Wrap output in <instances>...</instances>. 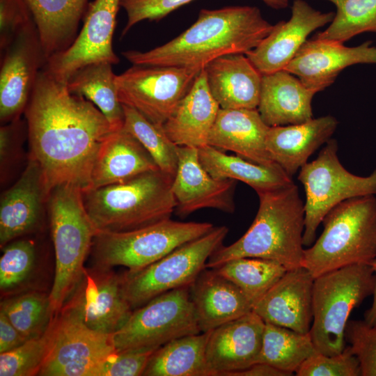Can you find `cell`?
Segmentation results:
<instances>
[{
	"mask_svg": "<svg viewBox=\"0 0 376 376\" xmlns=\"http://www.w3.org/2000/svg\"><path fill=\"white\" fill-rule=\"evenodd\" d=\"M39 36L46 61L77 37L88 0H22Z\"/></svg>",
	"mask_w": 376,
	"mask_h": 376,
	"instance_id": "cell-30",
	"label": "cell"
},
{
	"mask_svg": "<svg viewBox=\"0 0 376 376\" xmlns=\"http://www.w3.org/2000/svg\"><path fill=\"white\" fill-rule=\"evenodd\" d=\"M112 64L96 62L75 72L66 84L69 91L94 104L116 130L123 127L124 111L116 84Z\"/></svg>",
	"mask_w": 376,
	"mask_h": 376,
	"instance_id": "cell-33",
	"label": "cell"
},
{
	"mask_svg": "<svg viewBox=\"0 0 376 376\" xmlns=\"http://www.w3.org/2000/svg\"><path fill=\"white\" fill-rule=\"evenodd\" d=\"M314 278L304 267L288 269L253 306L265 322L309 333L313 320Z\"/></svg>",
	"mask_w": 376,
	"mask_h": 376,
	"instance_id": "cell-22",
	"label": "cell"
},
{
	"mask_svg": "<svg viewBox=\"0 0 376 376\" xmlns=\"http://www.w3.org/2000/svg\"><path fill=\"white\" fill-rule=\"evenodd\" d=\"M49 194L38 163L29 157L18 180L1 196L0 245L31 233L39 226Z\"/></svg>",
	"mask_w": 376,
	"mask_h": 376,
	"instance_id": "cell-21",
	"label": "cell"
},
{
	"mask_svg": "<svg viewBox=\"0 0 376 376\" xmlns=\"http://www.w3.org/2000/svg\"><path fill=\"white\" fill-rule=\"evenodd\" d=\"M202 68L135 65L116 75L120 103L163 125L191 88Z\"/></svg>",
	"mask_w": 376,
	"mask_h": 376,
	"instance_id": "cell-12",
	"label": "cell"
},
{
	"mask_svg": "<svg viewBox=\"0 0 376 376\" xmlns=\"http://www.w3.org/2000/svg\"><path fill=\"white\" fill-rule=\"evenodd\" d=\"M338 143L330 139L317 158L300 169L298 180L306 194L304 246H311L317 229L329 211L351 198L376 194V169L368 176L348 171L340 163Z\"/></svg>",
	"mask_w": 376,
	"mask_h": 376,
	"instance_id": "cell-10",
	"label": "cell"
},
{
	"mask_svg": "<svg viewBox=\"0 0 376 376\" xmlns=\"http://www.w3.org/2000/svg\"><path fill=\"white\" fill-rule=\"evenodd\" d=\"M210 331L175 338L151 354L143 376H210L206 361Z\"/></svg>",
	"mask_w": 376,
	"mask_h": 376,
	"instance_id": "cell-32",
	"label": "cell"
},
{
	"mask_svg": "<svg viewBox=\"0 0 376 376\" xmlns=\"http://www.w3.org/2000/svg\"><path fill=\"white\" fill-rule=\"evenodd\" d=\"M213 228L208 222H182L169 218L129 231L97 230L91 250L93 265L109 268L120 265L138 269Z\"/></svg>",
	"mask_w": 376,
	"mask_h": 376,
	"instance_id": "cell-8",
	"label": "cell"
},
{
	"mask_svg": "<svg viewBox=\"0 0 376 376\" xmlns=\"http://www.w3.org/2000/svg\"><path fill=\"white\" fill-rule=\"evenodd\" d=\"M269 127L257 109H221L210 130L207 144L231 151L245 159L267 166H278L266 147Z\"/></svg>",
	"mask_w": 376,
	"mask_h": 376,
	"instance_id": "cell-23",
	"label": "cell"
},
{
	"mask_svg": "<svg viewBox=\"0 0 376 376\" xmlns=\"http://www.w3.org/2000/svg\"><path fill=\"white\" fill-rule=\"evenodd\" d=\"M337 125L336 118L327 115L299 124L270 127L266 139L267 152L292 178L312 154L331 139Z\"/></svg>",
	"mask_w": 376,
	"mask_h": 376,
	"instance_id": "cell-25",
	"label": "cell"
},
{
	"mask_svg": "<svg viewBox=\"0 0 376 376\" xmlns=\"http://www.w3.org/2000/svg\"><path fill=\"white\" fill-rule=\"evenodd\" d=\"M324 229L304 251L302 267L313 278L340 267L370 264L376 258V196L345 200L331 209Z\"/></svg>",
	"mask_w": 376,
	"mask_h": 376,
	"instance_id": "cell-5",
	"label": "cell"
},
{
	"mask_svg": "<svg viewBox=\"0 0 376 376\" xmlns=\"http://www.w3.org/2000/svg\"><path fill=\"white\" fill-rule=\"evenodd\" d=\"M345 334L359 359L361 376H376V326L364 320H348Z\"/></svg>",
	"mask_w": 376,
	"mask_h": 376,
	"instance_id": "cell-43",
	"label": "cell"
},
{
	"mask_svg": "<svg viewBox=\"0 0 376 376\" xmlns=\"http://www.w3.org/2000/svg\"><path fill=\"white\" fill-rule=\"evenodd\" d=\"M46 63L33 23L1 52L0 120L8 123L24 112L40 71Z\"/></svg>",
	"mask_w": 376,
	"mask_h": 376,
	"instance_id": "cell-16",
	"label": "cell"
},
{
	"mask_svg": "<svg viewBox=\"0 0 376 376\" xmlns=\"http://www.w3.org/2000/svg\"><path fill=\"white\" fill-rule=\"evenodd\" d=\"M63 308L90 329L111 335L123 327L133 311L123 295L120 274L96 265L85 267Z\"/></svg>",
	"mask_w": 376,
	"mask_h": 376,
	"instance_id": "cell-15",
	"label": "cell"
},
{
	"mask_svg": "<svg viewBox=\"0 0 376 376\" xmlns=\"http://www.w3.org/2000/svg\"><path fill=\"white\" fill-rule=\"evenodd\" d=\"M173 178L160 169L127 181L82 191L86 212L97 230L123 232L171 218L175 201Z\"/></svg>",
	"mask_w": 376,
	"mask_h": 376,
	"instance_id": "cell-4",
	"label": "cell"
},
{
	"mask_svg": "<svg viewBox=\"0 0 376 376\" xmlns=\"http://www.w3.org/2000/svg\"><path fill=\"white\" fill-rule=\"evenodd\" d=\"M198 150L202 166L212 177L241 181L256 193L281 188L294 182L279 166L258 164L238 155H227L208 144Z\"/></svg>",
	"mask_w": 376,
	"mask_h": 376,
	"instance_id": "cell-31",
	"label": "cell"
},
{
	"mask_svg": "<svg viewBox=\"0 0 376 376\" xmlns=\"http://www.w3.org/2000/svg\"><path fill=\"white\" fill-rule=\"evenodd\" d=\"M122 105L124 128L143 145L162 171L174 178L178 168V146L170 139L162 125L152 123L136 109Z\"/></svg>",
	"mask_w": 376,
	"mask_h": 376,
	"instance_id": "cell-37",
	"label": "cell"
},
{
	"mask_svg": "<svg viewBox=\"0 0 376 376\" xmlns=\"http://www.w3.org/2000/svg\"><path fill=\"white\" fill-rule=\"evenodd\" d=\"M0 312L27 340L40 336L54 316L49 294L30 292L1 301Z\"/></svg>",
	"mask_w": 376,
	"mask_h": 376,
	"instance_id": "cell-36",
	"label": "cell"
},
{
	"mask_svg": "<svg viewBox=\"0 0 376 376\" xmlns=\"http://www.w3.org/2000/svg\"><path fill=\"white\" fill-rule=\"evenodd\" d=\"M31 23L33 22L22 0H0L1 53Z\"/></svg>",
	"mask_w": 376,
	"mask_h": 376,
	"instance_id": "cell-44",
	"label": "cell"
},
{
	"mask_svg": "<svg viewBox=\"0 0 376 376\" xmlns=\"http://www.w3.org/2000/svg\"><path fill=\"white\" fill-rule=\"evenodd\" d=\"M26 340L6 315L0 312V354L19 347Z\"/></svg>",
	"mask_w": 376,
	"mask_h": 376,
	"instance_id": "cell-47",
	"label": "cell"
},
{
	"mask_svg": "<svg viewBox=\"0 0 376 376\" xmlns=\"http://www.w3.org/2000/svg\"><path fill=\"white\" fill-rule=\"evenodd\" d=\"M194 0H120V7L127 16V24L122 36L136 24L148 19L160 20L170 13ZM274 9H283L288 5V0H262Z\"/></svg>",
	"mask_w": 376,
	"mask_h": 376,
	"instance_id": "cell-41",
	"label": "cell"
},
{
	"mask_svg": "<svg viewBox=\"0 0 376 376\" xmlns=\"http://www.w3.org/2000/svg\"><path fill=\"white\" fill-rule=\"evenodd\" d=\"M178 162L172 182L175 212L180 218L203 208L232 213L236 180L212 177L202 166L197 148L178 146Z\"/></svg>",
	"mask_w": 376,
	"mask_h": 376,
	"instance_id": "cell-17",
	"label": "cell"
},
{
	"mask_svg": "<svg viewBox=\"0 0 376 376\" xmlns=\"http://www.w3.org/2000/svg\"><path fill=\"white\" fill-rule=\"evenodd\" d=\"M272 27L255 6L202 9L190 27L166 44L147 52L130 50L122 54L135 65L203 68L222 56L246 54Z\"/></svg>",
	"mask_w": 376,
	"mask_h": 376,
	"instance_id": "cell-2",
	"label": "cell"
},
{
	"mask_svg": "<svg viewBox=\"0 0 376 376\" xmlns=\"http://www.w3.org/2000/svg\"><path fill=\"white\" fill-rule=\"evenodd\" d=\"M370 265L373 267L376 276V258L370 263ZM373 297L371 306L365 312L364 321L370 326H376V285Z\"/></svg>",
	"mask_w": 376,
	"mask_h": 376,
	"instance_id": "cell-49",
	"label": "cell"
},
{
	"mask_svg": "<svg viewBox=\"0 0 376 376\" xmlns=\"http://www.w3.org/2000/svg\"><path fill=\"white\" fill-rule=\"evenodd\" d=\"M190 286L164 292L133 310L112 334L116 352L155 351L175 338L201 333Z\"/></svg>",
	"mask_w": 376,
	"mask_h": 376,
	"instance_id": "cell-11",
	"label": "cell"
},
{
	"mask_svg": "<svg viewBox=\"0 0 376 376\" xmlns=\"http://www.w3.org/2000/svg\"><path fill=\"white\" fill-rule=\"evenodd\" d=\"M230 376H290L269 364L256 363L250 367L232 373Z\"/></svg>",
	"mask_w": 376,
	"mask_h": 376,
	"instance_id": "cell-48",
	"label": "cell"
},
{
	"mask_svg": "<svg viewBox=\"0 0 376 376\" xmlns=\"http://www.w3.org/2000/svg\"><path fill=\"white\" fill-rule=\"evenodd\" d=\"M120 0H94L89 3L84 24L73 42L49 58L43 69L55 79L67 83L79 68L96 62L117 64L119 58L112 38Z\"/></svg>",
	"mask_w": 376,
	"mask_h": 376,
	"instance_id": "cell-14",
	"label": "cell"
},
{
	"mask_svg": "<svg viewBox=\"0 0 376 376\" xmlns=\"http://www.w3.org/2000/svg\"><path fill=\"white\" fill-rule=\"evenodd\" d=\"M203 68L210 91L221 109L258 108L263 75L246 55L222 56Z\"/></svg>",
	"mask_w": 376,
	"mask_h": 376,
	"instance_id": "cell-24",
	"label": "cell"
},
{
	"mask_svg": "<svg viewBox=\"0 0 376 376\" xmlns=\"http://www.w3.org/2000/svg\"><path fill=\"white\" fill-rule=\"evenodd\" d=\"M214 269L242 290L252 308L288 270L277 262L248 257L228 260Z\"/></svg>",
	"mask_w": 376,
	"mask_h": 376,
	"instance_id": "cell-35",
	"label": "cell"
},
{
	"mask_svg": "<svg viewBox=\"0 0 376 376\" xmlns=\"http://www.w3.org/2000/svg\"><path fill=\"white\" fill-rule=\"evenodd\" d=\"M228 232L225 226H214L150 265L120 274L123 292L132 308L168 291L190 286L206 268L210 256L222 245Z\"/></svg>",
	"mask_w": 376,
	"mask_h": 376,
	"instance_id": "cell-9",
	"label": "cell"
},
{
	"mask_svg": "<svg viewBox=\"0 0 376 376\" xmlns=\"http://www.w3.org/2000/svg\"><path fill=\"white\" fill-rule=\"evenodd\" d=\"M0 258V290L8 294L24 284L36 263V247L30 240L12 241L2 247Z\"/></svg>",
	"mask_w": 376,
	"mask_h": 376,
	"instance_id": "cell-40",
	"label": "cell"
},
{
	"mask_svg": "<svg viewBox=\"0 0 376 376\" xmlns=\"http://www.w3.org/2000/svg\"><path fill=\"white\" fill-rule=\"evenodd\" d=\"M375 285L373 267L367 263L345 266L314 279L309 334L318 352L334 355L344 350L350 315L373 295Z\"/></svg>",
	"mask_w": 376,
	"mask_h": 376,
	"instance_id": "cell-7",
	"label": "cell"
},
{
	"mask_svg": "<svg viewBox=\"0 0 376 376\" xmlns=\"http://www.w3.org/2000/svg\"><path fill=\"white\" fill-rule=\"evenodd\" d=\"M334 15L317 10L304 0H294L291 17L273 25L270 33L245 55L262 75L284 70L307 37L331 23Z\"/></svg>",
	"mask_w": 376,
	"mask_h": 376,
	"instance_id": "cell-19",
	"label": "cell"
},
{
	"mask_svg": "<svg viewBox=\"0 0 376 376\" xmlns=\"http://www.w3.org/2000/svg\"><path fill=\"white\" fill-rule=\"evenodd\" d=\"M336 12L329 26L313 38L343 42L364 32L376 33V0H326Z\"/></svg>",
	"mask_w": 376,
	"mask_h": 376,
	"instance_id": "cell-38",
	"label": "cell"
},
{
	"mask_svg": "<svg viewBox=\"0 0 376 376\" xmlns=\"http://www.w3.org/2000/svg\"><path fill=\"white\" fill-rule=\"evenodd\" d=\"M23 123L20 118L3 125L0 128V162L1 178L19 157Z\"/></svg>",
	"mask_w": 376,
	"mask_h": 376,
	"instance_id": "cell-46",
	"label": "cell"
},
{
	"mask_svg": "<svg viewBox=\"0 0 376 376\" xmlns=\"http://www.w3.org/2000/svg\"><path fill=\"white\" fill-rule=\"evenodd\" d=\"M220 107L212 95L203 68L191 88L162 125L177 146L199 148L207 144Z\"/></svg>",
	"mask_w": 376,
	"mask_h": 376,
	"instance_id": "cell-27",
	"label": "cell"
},
{
	"mask_svg": "<svg viewBox=\"0 0 376 376\" xmlns=\"http://www.w3.org/2000/svg\"><path fill=\"white\" fill-rule=\"evenodd\" d=\"M158 169L147 150L123 127L113 132L102 146L88 189L120 183Z\"/></svg>",
	"mask_w": 376,
	"mask_h": 376,
	"instance_id": "cell-29",
	"label": "cell"
},
{
	"mask_svg": "<svg viewBox=\"0 0 376 376\" xmlns=\"http://www.w3.org/2000/svg\"><path fill=\"white\" fill-rule=\"evenodd\" d=\"M297 376H359L360 363L350 346L337 354L316 352L306 359L295 372Z\"/></svg>",
	"mask_w": 376,
	"mask_h": 376,
	"instance_id": "cell-42",
	"label": "cell"
},
{
	"mask_svg": "<svg viewBox=\"0 0 376 376\" xmlns=\"http://www.w3.org/2000/svg\"><path fill=\"white\" fill-rule=\"evenodd\" d=\"M359 63L376 64V47L371 41L347 47L339 41L313 38L304 43L284 70L318 93L331 86L343 70Z\"/></svg>",
	"mask_w": 376,
	"mask_h": 376,
	"instance_id": "cell-18",
	"label": "cell"
},
{
	"mask_svg": "<svg viewBox=\"0 0 376 376\" xmlns=\"http://www.w3.org/2000/svg\"><path fill=\"white\" fill-rule=\"evenodd\" d=\"M201 332L210 331L252 311L242 290L214 268H205L190 286Z\"/></svg>",
	"mask_w": 376,
	"mask_h": 376,
	"instance_id": "cell-26",
	"label": "cell"
},
{
	"mask_svg": "<svg viewBox=\"0 0 376 376\" xmlns=\"http://www.w3.org/2000/svg\"><path fill=\"white\" fill-rule=\"evenodd\" d=\"M316 93L285 70L263 75L257 109L269 127L304 123L313 118Z\"/></svg>",
	"mask_w": 376,
	"mask_h": 376,
	"instance_id": "cell-28",
	"label": "cell"
},
{
	"mask_svg": "<svg viewBox=\"0 0 376 376\" xmlns=\"http://www.w3.org/2000/svg\"><path fill=\"white\" fill-rule=\"evenodd\" d=\"M316 352L309 333L265 322L258 363L269 364L290 376Z\"/></svg>",
	"mask_w": 376,
	"mask_h": 376,
	"instance_id": "cell-34",
	"label": "cell"
},
{
	"mask_svg": "<svg viewBox=\"0 0 376 376\" xmlns=\"http://www.w3.org/2000/svg\"><path fill=\"white\" fill-rule=\"evenodd\" d=\"M58 314L40 336L27 340L19 347L0 354L1 376L38 375L54 339Z\"/></svg>",
	"mask_w": 376,
	"mask_h": 376,
	"instance_id": "cell-39",
	"label": "cell"
},
{
	"mask_svg": "<svg viewBox=\"0 0 376 376\" xmlns=\"http://www.w3.org/2000/svg\"><path fill=\"white\" fill-rule=\"evenodd\" d=\"M116 352L112 335L88 327L65 308L58 314L56 331L40 376H97Z\"/></svg>",
	"mask_w": 376,
	"mask_h": 376,
	"instance_id": "cell-13",
	"label": "cell"
},
{
	"mask_svg": "<svg viewBox=\"0 0 376 376\" xmlns=\"http://www.w3.org/2000/svg\"><path fill=\"white\" fill-rule=\"evenodd\" d=\"M47 205L56 258L49 297L52 313L56 315L82 278L97 229L85 208L82 191L77 187L63 185L54 187Z\"/></svg>",
	"mask_w": 376,
	"mask_h": 376,
	"instance_id": "cell-6",
	"label": "cell"
},
{
	"mask_svg": "<svg viewBox=\"0 0 376 376\" xmlns=\"http://www.w3.org/2000/svg\"><path fill=\"white\" fill-rule=\"evenodd\" d=\"M155 351L115 352L102 364L97 376L143 375Z\"/></svg>",
	"mask_w": 376,
	"mask_h": 376,
	"instance_id": "cell-45",
	"label": "cell"
},
{
	"mask_svg": "<svg viewBox=\"0 0 376 376\" xmlns=\"http://www.w3.org/2000/svg\"><path fill=\"white\" fill-rule=\"evenodd\" d=\"M265 325L252 311L212 330L206 347L210 376H230L258 363Z\"/></svg>",
	"mask_w": 376,
	"mask_h": 376,
	"instance_id": "cell-20",
	"label": "cell"
},
{
	"mask_svg": "<svg viewBox=\"0 0 376 376\" xmlns=\"http://www.w3.org/2000/svg\"><path fill=\"white\" fill-rule=\"evenodd\" d=\"M257 194L259 207L249 229L234 243L219 246L205 267L244 257L273 260L287 269L302 266L305 212L297 186L292 182Z\"/></svg>",
	"mask_w": 376,
	"mask_h": 376,
	"instance_id": "cell-3",
	"label": "cell"
},
{
	"mask_svg": "<svg viewBox=\"0 0 376 376\" xmlns=\"http://www.w3.org/2000/svg\"><path fill=\"white\" fill-rule=\"evenodd\" d=\"M24 113L29 157L40 166L49 196L63 185L88 190L97 154L117 130L94 104L43 68Z\"/></svg>",
	"mask_w": 376,
	"mask_h": 376,
	"instance_id": "cell-1",
	"label": "cell"
}]
</instances>
